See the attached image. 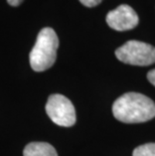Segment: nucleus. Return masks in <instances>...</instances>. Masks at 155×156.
<instances>
[{"mask_svg": "<svg viewBox=\"0 0 155 156\" xmlns=\"http://www.w3.org/2000/svg\"><path fill=\"white\" fill-rule=\"evenodd\" d=\"M112 112L123 123H143L155 117V103L142 94L130 92L115 101Z\"/></svg>", "mask_w": 155, "mask_h": 156, "instance_id": "obj_1", "label": "nucleus"}, {"mask_svg": "<svg viewBox=\"0 0 155 156\" xmlns=\"http://www.w3.org/2000/svg\"><path fill=\"white\" fill-rule=\"evenodd\" d=\"M58 37L51 27L42 28L29 55L30 67L35 72H44L54 66L57 59Z\"/></svg>", "mask_w": 155, "mask_h": 156, "instance_id": "obj_2", "label": "nucleus"}, {"mask_svg": "<svg viewBox=\"0 0 155 156\" xmlns=\"http://www.w3.org/2000/svg\"><path fill=\"white\" fill-rule=\"evenodd\" d=\"M117 58L124 64L145 67L155 62V48L149 44L129 41L115 51Z\"/></svg>", "mask_w": 155, "mask_h": 156, "instance_id": "obj_3", "label": "nucleus"}, {"mask_svg": "<svg viewBox=\"0 0 155 156\" xmlns=\"http://www.w3.org/2000/svg\"><path fill=\"white\" fill-rule=\"evenodd\" d=\"M45 111L55 124L62 127H71L75 125L77 120L72 103L67 97L60 94L49 96L45 105Z\"/></svg>", "mask_w": 155, "mask_h": 156, "instance_id": "obj_4", "label": "nucleus"}, {"mask_svg": "<svg viewBox=\"0 0 155 156\" xmlns=\"http://www.w3.org/2000/svg\"><path fill=\"white\" fill-rule=\"evenodd\" d=\"M106 21L108 25L115 30L125 31L137 26L139 23V17L131 6L122 4L108 13Z\"/></svg>", "mask_w": 155, "mask_h": 156, "instance_id": "obj_5", "label": "nucleus"}, {"mask_svg": "<svg viewBox=\"0 0 155 156\" xmlns=\"http://www.w3.org/2000/svg\"><path fill=\"white\" fill-rule=\"evenodd\" d=\"M23 156H58L54 146L47 142H31L25 146Z\"/></svg>", "mask_w": 155, "mask_h": 156, "instance_id": "obj_6", "label": "nucleus"}, {"mask_svg": "<svg viewBox=\"0 0 155 156\" xmlns=\"http://www.w3.org/2000/svg\"><path fill=\"white\" fill-rule=\"evenodd\" d=\"M133 156H155V143H147L134 149Z\"/></svg>", "mask_w": 155, "mask_h": 156, "instance_id": "obj_7", "label": "nucleus"}, {"mask_svg": "<svg viewBox=\"0 0 155 156\" xmlns=\"http://www.w3.org/2000/svg\"><path fill=\"white\" fill-rule=\"evenodd\" d=\"M103 1V0H80V2L87 7H94Z\"/></svg>", "mask_w": 155, "mask_h": 156, "instance_id": "obj_8", "label": "nucleus"}, {"mask_svg": "<svg viewBox=\"0 0 155 156\" xmlns=\"http://www.w3.org/2000/svg\"><path fill=\"white\" fill-rule=\"evenodd\" d=\"M147 79L151 84H152L154 87H155V69H151V71L147 74Z\"/></svg>", "mask_w": 155, "mask_h": 156, "instance_id": "obj_9", "label": "nucleus"}, {"mask_svg": "<svg viewBox=\"0 0 155 156\" xmlns=\"http://www.w3.org/2000/svg\"><path fill=\"white\" fill-rule=\"evenodd\" d=\"M7 2L11 6H18L23 2V0H7Z\"/></svg>", "mask_w": 155, "mask_h": 156, "instance_id": "obj_10", "label": "nucleus"}]
</instances>
